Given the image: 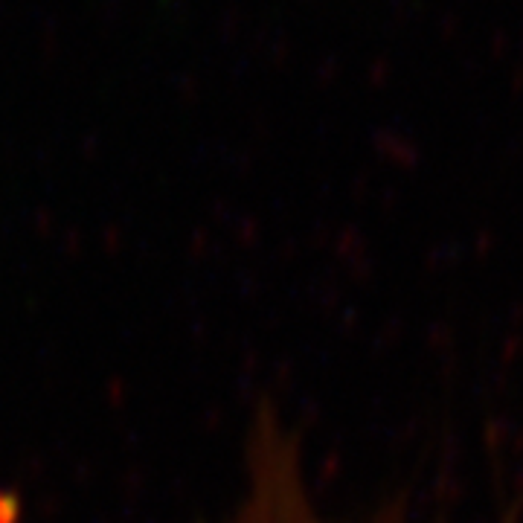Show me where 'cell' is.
I'll use <instances>...</instances> for the list:
<instances>
[{"instance_id":"cell-1","label":"cell","mask_w":523,"mask_h":523,"mask_svg":"<svg viewBox=\"0 0 523 523\" xmlns=\"http://www.w3.org/2000/svg\"><path fill=\"white\" fill-rule=\"evenodd\" d=\"M221 523H410L396 500L367 521H343L326 512L308 480L300 436L274 407L256 410L245 433L239 494Z\"/></svg>"}]
</instances>
